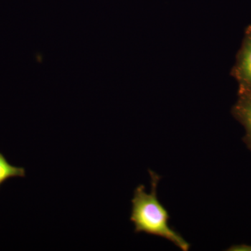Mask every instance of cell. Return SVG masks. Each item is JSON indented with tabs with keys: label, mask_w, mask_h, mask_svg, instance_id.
<instances>
[{
	"label": "cell",
	"mask_w": 251,
	"mask_h": 251,
	"mask_svg": "<svg viewBox=\"0 0 251 251\" xmlns=\"http://www.w3.org/2000/svg\"><path fill=\"white\" fill-rule=\"evenodd\" d=\"M239 85V94L251 93V25L246 29L242 46L230 73Z\"/></svg>",
	"instance_id": "obj_2"
},
{
	"label": "cell",
	"mask_w": 251,
	"mask_h": 251,
	"mask_svg": "<svg viewBox=\"0 0 251 251\" xmlns=\"http://www.w3.org/2000/svg\"><path fill=\"white\" fill-rule=\"evenodd\" d=\"M25 176V170L10 164L6 158L0 152V186L6 180L12 177H24Z\"/></svg>",
	"instance_id": "obj_4"
},
{
	"label": "cell",
	"mask_w": 251,
	"mask_h": 251,
	"mask_svg": "<svg viewBox=\"0 0 251 251\" xmlns=\"http://www.w3.org/2000/svg\"><path fill=\"white\" fill-rule=\"evenodd\" d=\"M149 172L151 176V192L147 193L145 186L140 185L135 190L131 201L130 221L135 225V232L165 238L181 250L188 251L189 244L170 227L169 214L157 198V186L160 176L153 171Z\"/></svg>",
	"instance_id": "obj_1"
},
{
	"label": "cell",
	"mask_w": 251,
	"mask_h": 251,
	"mask_svg": "<svg viewBox=\"0 0 251 251\" xmlns=\"http://www.w3.org/2000/svg\"><path fill=\"white\" fill-rule=\"evenodd\" d=\"M237 101L231 110L232 116L244 126L246 134L243 141L251 151V93L239 94Z\"/></svg>",
	"instance_id": "obj_3"
}]
</instances>
